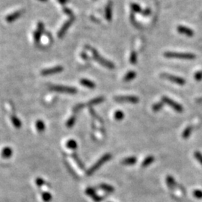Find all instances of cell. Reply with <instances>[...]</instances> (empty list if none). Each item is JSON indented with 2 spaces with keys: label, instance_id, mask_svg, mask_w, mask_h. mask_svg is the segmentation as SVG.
<instances>
[{
  "label": "cell",
  "instance_id": "cell-4",
  "mask_svg": "<svg viewBox=\"0 0 202 202\" xmlns=\"http://www.w3.org/2000/svg\"><path fill=\"white\" fill-rule=\"evenodd\" d=\"M50 89L53 92H59V93L70 94H74L77 93V89L73 87L69 86H64V85H52Z\"/></svg>",
  "mask_w": 202,
  "mask_h": 202
},
{
  "label": "cell",
  "instance_id": "cell-26",
  "mask_svg": "<svg viewBox=\"0 0 202 202\" xmlns=\"http://www.w3.org/2000/svg\"><path fill=\"white\" fill-rule=\"evenodd\" d=\"M114 118L116 121H121L124 118V113L122 111L118 110L114 113Z\"/></svg>",
  "mask_w": 202,
  "mask_h": 202
},
{
  "label": "cell",
  "instance_id": "cell-42",
  "mask_svg": "<svg viewBox=\"0 0 202 202\" xmlns=\"http://www.w3.org/2000/svg\"><path fill=\"white\" fill-rule=\"evenodd\" d=\"M142 13H143V14H142L143 15H149V14H150V10L148 8V9H146L145 11H144Z\"/></svg>",
  "mask_w": 202,
  "mask_h": 202
},
{
  "label": "cell",
  "instance_id": "cell-9",
  "mask_svg": "<svg viewBox=\"0 0 202 202\" xmlns=\"http://www.w3.org/2000/svg\"><path fill=\"white\" fill-rule=\"evenodd\" d=\"M73 21H74V17L70 18V20H68L67 22H65V23H64V25H62V28L59 29V32H58V37H59V38H63V36L66 34V32H68V30L69 29L70 25H72Z\"/></svg>",
  "mask_w": 202,
  "mask_h": 202
},
{
  "label": "cell",
  "instance_id": "cell-32",
  "mask_svg": "<svg viewBox=\"0 0 202 202\" xmlns=\"http://www.w3.org/2000/svg\"><path fill=\"white\" fill-rule=\"evenodd\" d=\"M130 7H131V9L133 10L134 12L136 13L142 12V8H141L140 5H139L138 4L132 3L131 5H130Z\"/></svg>",
  "mask_w": 202,
  "mask_h": 202
},
{
  "label": "cell",
  "instance_id": "cell-16",
  "mask_svg": "<svg viewBox=\"0 0 202 202\" xmlns=\"http://www.w3.org/2000/svg\"><path fill=\"white\" fill-rule=\"evenodd\" d=\"M80 83L82 84L83 86H85V87L86 88H89V89H93L96 87V85H95L94 82L87 79H82L80 80Z\"/></svg>",
  "mask_w": 202,
  "mask_h": 202
},
{
  "label": "cell",
  "instance_id": "cell-38",
  "mask_svg": "<svg viewBox=\"0 0 202 202\" xmlns=\"http://www.w3.org/2000/svg\"><path fill=\"white\" fill-rule=\"evenodd\" d=\"M73 156H74V159H75V160H76V163H77V164L79 165V166H80V167L82 168V169H83V168H84L83 164H82V161H81V160H79V158L78 157V156H77V155L74 154V155H73Z\"/></svg>",
  "mask_w": 202,
  "mask_h": 202
},
{
  "label": "cell",
  "instance_id": "cell-43",
  "mask_svg": "<svg viewBox=\"0 0 202 202\" xmlns=\"http://www.w3.org/2000/svg\"><path fill=\"white\" fill-rule=\"evenodd\" d=\"M38 1H40V2H47L48 0H38Z\"/></svg>",
  "mask_w": 202,
  "mask_h": 202
},
{
  "label": "cell",
  "instance_id": "cell-37",
  "mask_svg": "<svg viewBox=\"0 0 202 202\" xmlns=\"http://www.w3.org/2000/svg\"><path fill=\"white\" fill-rule=\"evenodd\" d=\"M85 106V104H84V103H79V104H77L76 106H74V108H73V112H78V111H79L80 109H82V108L84 107V106Z\"/></svg>",
  "mask_w": 202,
  "mask_h": 202
},
{
  "label": "cell",
  "instance_id": "cell-5",
  "mask_svg": "<svg viewBox=\"0 0 202 202\" xmlns=\"http://www.w3.org/2000/svg\"><path fill=\"white\" fill-rule=\"evenodd\" d=\"M162 102H163V103H166V104L169 105V106H171L172 109H174V111H176L177 112H179V113L183 112V106L180 104H179L178 103L175 102L174 100H173L168 97H162Z\"/></svg>",
  "mask_w": 202,
  "mask_h": 202
},
{
  "label": "cell",
  "instance_id": "cell-29",
  "mask_svg": "<svg viewBox=\"0 0 202 202\" xmlns=\"http://www.w3.org/2000/svg\"><path fill=\"white\" fill-rule=\"evenodd\" d=\"M163 105H164V103H163V102L156 103L153 105V106H152V109H153V112H159V111L161 110L162 108L163 107Z\"/></svg>",
  "mask_w": 202,
  "mask_h": 202
},
{
  "label": "cell",
  "instance_id": "cell-36",
  "mask_svg": "<svg viewBox=\"0 0 202 202\" xmlns=\"http://www.w3.org/2000/svg\"><path fill=\"white\" fill-rule=\"evenodd\" d=\"M63 11H64V12L65 13V14H67V15H68V16H69L70 18L74 17L73 12H72V11H71L70 9H69V8H65H65H64V9H63Z\"/></svg>",
  "mask_w": 202,
  "mask_h": 202
},
{
  "label": "cell",
  "instance_id": "cell-20",
  "mask_svg": "<svg viewBox=\"0 0 202 202\" xmlns=\"http://www.w3.org/2000/svg\"><path fill=\"white\" fill-rule=\"evenodd\" d=\"M136 77V73L135 71H129L125 76L124 77V82H129V81L133 80Z\"/></svg>",
  "mask_w": 202,
  "mask_h": 202
},
{
  "label": "cell",
  "instance_id": "cell-11",
  "mask_svg": "<svg viewBox=\"0 0 202 202\" xmlns=\"http://www.w3.org/2000/svg\"><path fill=\"white\" fill-rule=\"evenodd\" d=\"M177 29L179 33L183 34V35H186V36L192 37L194 35L193 30H192L191 28H188V27L183 26V25H179V26H177Z\"/></svg>",
  "mask_w": 202,
  "mask_h": 202
},
{
  "label": "cell",
  "instance_id": "cell-21",
  "mask_svg": "<svg viewBox=\"0 0 202 202\" xmlns=\"http://www.w3.org/2000/svg\"><path fill=\"white\" fill-rule=\"evenodd\" d=\"M11 121L12 122L13 125H14L17 129H19V128L21 127V125H22V123H21V121L18 118L17 116L15 115H12L11 117Z\"/></svg>",
  "mask_w": 202,
  "mask_h": 202
},
{
  "label": "cell",
  "instance_id": "cell-34",
  "mask_svg": "<svg viewBox=\"0 0 202 202\" xmlns=\"http://www.w3.org/2000/svg\"><path fill=\"white\" fill-rule=\"evenodd\" d=\"M35 183H36V185L38 187H42L45 184V180L44 179L41 178V177H38L35 180Z\"/></svg>",
  "mask_w": 202,
  "mask_h": 202
},
{
  "label": "cell",
  "instance_id": "cell-2",
  "mask_svg": "<svg viewBox=\"0 0 202 202\" xmlns=\"http://www.w3.org/2000/svg\"><path fill=\"white\" fill-rule=\"evenodd\" d=\"M111 158H112V154H111V153H106V154L103 155V156H101L99 159V160L97 161L96 163H95L87 171L88 176H91L92 174H93L96 171H97L101 166L104 164V163H106V162L110 160Z\"/></svg>",
  "mask_w": 202,
  "mask_h": 202
},
{
  "label": "cell",
  "instance_id": "cell-7",
  "mask_svg": "<svg viewBox=\"0 0 202 202\" xmlns=\"http://www.w3.org/2000/svg\"><path fill=\"white\" fill-rule=\"evenodd\" d=\"M63 71V67L62 66H55L53 68H47L41 70V74L42 76H49V75H53L55 73H59Z\"/></svg>",
  "mask_w": 202,
  "mask_h": 202
},
{
  "label": "cell",
  "instance_id": "cell-12",
  "mask_svg": "<svg viewBox=\"0 0 202 202\" xmlns=\"http://www.w3.org/2000/svg\"><path fill=\"white\" fill-rule=\"evenodd\" d=\"M105 17L108 21H111L112 17V2H109L105 8Z\"/></svg>",
  "mask_w": 202,
  "mask_h": 202
},
{
  "label": "cell",
  "instance_id": "cell-35",
  "mask_svg": "<svg viewBox=\"0 0 202 202\" xmlns=\"http://www.w3.org/2000/svg\"><path fill=\"white\" fill-rule=\"evenodd\" d=\"M193 195L195 198L198 199H201L202 198V190H195L193 192Z\"/></svg>",
  "mask_w": 202,
  "mask_h": 202
},
{
  "label": "cell",
  "instance_id": "cell-3",
  "mask_svg": "<svg viewBox=\"0 0 202 202\" xmlns=\"http://www.w3.org/2000/svg\"><path fill=\"white\" fill-rule=\"evenodd\" d=\"M164 56L169 59H195V55L193 53L186 52H166L164 53Z\"/></svg>",
  "mask_w": 202,
  "mask_h": 202
},
{
  "label": "cell",
  "instance_id": "cell-28",
  "mask_svg": "<svg viewBox=\"0 0 202 202\" xmlns=\"http://www.w3.org/2000/svg\"><path fill=\"white\" fill-rule=\"evenodd\" d=\"M42 33H43L42 32L38 30V29H37V30L35 32V33H34V40H35V44H38V43H39Z\"/></svg>",
  "mask_w": 202,
  "mask_h": 202
},
{
  "label": "cell",
  "instance_id": "cell-27",
  "mask_svg": "<svg viewBox=\"0 0 202 202\" xmlns=\"http://www.w3.org/2000/svg\"><path fill=\"white\" fill-rule=\"evenodd\" d=\"M76 116H75V115H72V116L68 119V121H67L66 126L69 128L72 127V126L75 124V123H76Z\"/></svg>",
  "mask_w": 202,
  "mask_h": 202
},
{
  "label": "cell",
  "instance_id": "cell-24",
  "mask_svg": "<svg viewBox=\"0 0 202 202\" xmlns=\"http://www.w3.org/2000/svg\"><path fill=\"white\" fill-rule=\"evenodd\" d=\"M192 131H193V127L192 126H187L186 129L183 130V133H182V137L183 139H188L191 135Z\"/></svg>",
  "mask_w": 202,
  "mask_h": 202
},
{
  "label": "cell",
  "instance_id": "cell-13",
  "mask_svg": "<svg viewBox=\"0 0 202 202\" xmlns=\"http://www.w3.org/2000/svg\"><path fill=\"white\" fill-rule=\"evenodd\" d=\"M137 163V158L136 156H129L124 158L121 161V163L124 166H133Z\"/></svg>",
  "mask_w": 202,
  "mask_h": 202
},
{
  "label": "cell",
  "instance_id": "cell-8",
  "mask_svg": "<svg viewBox=\"0 0 202 202\" xmlns=\"http://www.w3.org/2000/svg\"><path fill=\"white\" fill-rule=\"evenodd\" d=\"M115 100L118 102H129L131 103H137L139 101V99L136 96H118L115 97Z\"/></svg>",
  "mask_w": 202,
  "mask_h": 202
},
{
  "label": "cell",
  "instance_id": "cell-17",
  "mask_svg": "<svg viewBox=\"0 0 202 202\" xmlns=\"http://www.w3.org/2000/svg\"><path fill=\"white\" fill-rule=\"evenodd\" d=\"M12 153L13 150L11 148L5 147L1 151V156L3 158H5V159H8V158H10L12 156Z\"/></svg>",
  "mask_w": 202,
  "mask_h": 202
},
{
  "label": "cell",
  "instance_id": "cell-31",
  "mask_svg": "<svg viewBox=\"0 0 202 202\" xmlns=\"http://www.w3.org/2000/svg\"><path fill=\"white\" fill-rule=\"evenodd\" d=\"M129 62H130L132 65H136V62H137V55H136V53L134 51L131 52V55L129 57Z\"/></svg>",
  "mask_w": 202,
  "mask_h": 202
},
{
  "label": "cell",
  "instance_id": "cell-19",
  "mask_svg": "<svg viewBox=\"0 0 202 202\" xmlns=\"http://www.w3.org/2000/svg\"><path fill=\"white\" fill-rule=\"evenodd\" d=\"M99 187L101 190H103V191L106 192V193H111L115 191V188H114L113 186L109 184H107V183H101V184H100Z\"/></svg>",
  "mask_w": 202,
  "mask_h": 202
},
{
  "label": "cell",
  "instance_id": "cell-39",
  "mask_svg": "<svg viewBox=\"0 0 202 202\" xmlns=\"http://www.w3.org/2000/svg\"><path fill=\"white\" fill-rule=\"evenodd\" d=\"M195 78L197 81H200L202 79V71L200 72H197V73L195 74Z\"/></svg>",
  "mask_w": 202,
  "mask_h": 202
},
{
  "label": "cell",
  "instance_id": "cell-41",
  "mask_svg": "<svg viewBox=\"0 0 202 202\" xmlns=\"http://www.w3.org/2000/svg\"><path fill=\"white\" fill-rule=\"evenodd\" d=\"M58 2H59L61 5H65V4H67L68 2H69V0H58Z\"/></svg>",
  "mask_w": 202,
  "mask_h": 202
},
{
  "label": "cell",
  "instance_id": "cell-6",
  "mask_svg": "<svg viewBox=\"0 0 202 202\" xmlns=\"http://www.w3.org/2000/svg\"><path fill=\"white\" fill-rule=\"evenodd\" d=\"M162 77L165 78V79H168V80L171 81V82H174V83L180 85H183L186 83V80H185L183 78L180 77V76H174V75L168 74V73H163V74H162Z\"/></svg>",
  "mask_w": 202,
  "mask_h": 202
},
{
  "label": "cell",
  "instance_id": "cell-30",
  "mask_svg": "<svg viewBox=\"0 0 202 202\" xmlns=\"http://www.w3.org/2000/svg\"><path fill=\"white\" fill-rule=\"evenodd\" d=\"M85 194L87 195L90 196L91 198H93L94 196L96 195V192H95L94 189L92 188V187H88L86 190H85Z\"/></svg>",
  "mask_w": 202,
  "mask_h": 202
},
{
  "label": "cell",
  "instance_id": "cell-33",
  "mask_svg": "<svg viewBox=\"0 0 202 202\" xmlns=\"http://www.w3.org/2000/svg\"><path fill=\"white\" fill-rule=\"evenodd\" d=\"M194 156L197 161L202 166V153L199 151H195L194 153Z\"/></svg>",
  "mask_w": 202,
  "mask_h": 202
},
{
  "label": "cell",
  "instance_id": "cell-1",
  "mask_svg": "<svg viewBox=\"0 0 202 202\" xmlns=\"http://www.w3.org/2000/svg\"><path fill=\"white\" fill-rule=\"evenodd\" d=\"M86 48H87V49H89L91 52H92L93 58L98 62V63H100L101 65H103V66L106 67V68H108V69L113 70L114 68H115V65H114V64L112 63V62H111L110 61H109V60H107V59L103 58V57L100 55L99 52H98L97 51L94 49V48L92 47H90V46H86Z\"/></svg>",
  "mask_w": 202,
  "mask_h": 202
},
{
  "label": "cell",
  "instance_id": "cell-40",
  "mask_svg": "<svg viewBox=\"0 0 202 202\" xmlns=\"http://www.w3.org/2000/svg\"><path fill=\"white\" fill-rule=\"evenodd\" d=\"M92 199H93L94 201H95V202H100V201H101L103 200V198H102L100 196L97 195H96L94 196V197L92 198Z\"/></svg>",
  "mask_w": 202,
  "mask_h": 202
},
{
  "label": "cell",
  "instance_id": "cell-25",
  "mask_svg": "<svg viewBox=\"0 0 202 202\" xmlns=\"http://www.w3.org/2000/svg\"><path fill=\"white\" fill-rule=\"evenodd\" d=\"M41 198L44 202H49L52 199V195L48 192H42L41 193Z\"/></svg>",
  "mask_w": 202,
  "mask_h": 202
},
{
  "label": "cell",
  "instance_id": "cell-15",
  "mask_svg": "<svg viewBox=\"0 0 202 202\" xmlns=\"http://www.w3.org/2000/svg\"><path fill=\"white\" fill-rule=\"evenodd\" d=\"M104 100H105V99L103 97H98L94 98V99H92V100L88 102L87 104H85V106H95V105H97L101 103H103Z\"/></svg>",
  "mask_w": 202,
  "mask_h": 202
},
{
  "label": "cell",
  "instance_id": "cell-18",
  "mask_svg": "<svg viewBox=\"0 0 202 202\" xmlns=\"http://www.w3.org/2000/svg\"><path fill=\"white\" fill-rule=\"evenodd\" d=\"M155 158L153 156H148L143 160L142 163V168H146L148 166H149L150 165H151L152 163L154 162Z\"/></svg>",
  "mask_w": 202,
  "mask_h": 202
},
{
  "label": "cell",
  "instance_id": "cell-23",
  "mask_svg": "<svg viewBox=\"0 0 202 202\" xmlns=\"http://www.w3.org/2000/svg\"><path fill=\"white\" fill-rule=\"evenodd\" d=\"M66 147L68 148L71 149V150H75L77 148V142L73 139H70L68 140L66 143Z\"/></svg>",
  "mask_w": 202,
  "mask_h": 202
},
{
  "label": "cell",
  "instance_id": "cell-14",
  "mask_svg": "<svg viewBox=\"0 0 202 202\" xmlns=\"http://www.w3.org/2000/svg\"><path fill=\"white\" fill-rule=\"evenodd\" d=\"M166 183H167V186H168V187H169V190H173L175 189L177 183H176V181H175V180H174V177L171 175H168L167 177H166Z\"/></svg>",
  "mask_w": 202,
  "mask_h": 202
},
{
  "label": "cell",
  "instance_id": "cell-10",
  "mask_svg": "<svg viewBox=\"0 0 202 202\" xmlns=\"http://www.w3.org/2000/svg\"><path fill=\"white\" fill-rule=\"evenodd\" d=\"M23 12H24L23 10L15 11V12H14V13H12V14L8 15V16L5 17V20H6V22H8V23L14 22V21L17 20L19 17H20L22 16V14H23Z\"/></svg>",
  "mask_w": 202,
  "mask_h": 202
},
{
  "label": "cell",
  "instance_id": "cell-22",
  "mask_svg": "<svg viewBox=\"0 0 202 202\" xmlns=\"http://www.w3.org/2000/svg\"><path fill=\"white\" fill-rule=\"evenodd\" d=\"M35 127L36 129L38 132L41 133V132L44 131L45 130V124L44 122L41 120L37 121L36 123H35Z\"/></svg>",
  "mask_w": 202,
  "mask_h": 202
}]
</instances>
